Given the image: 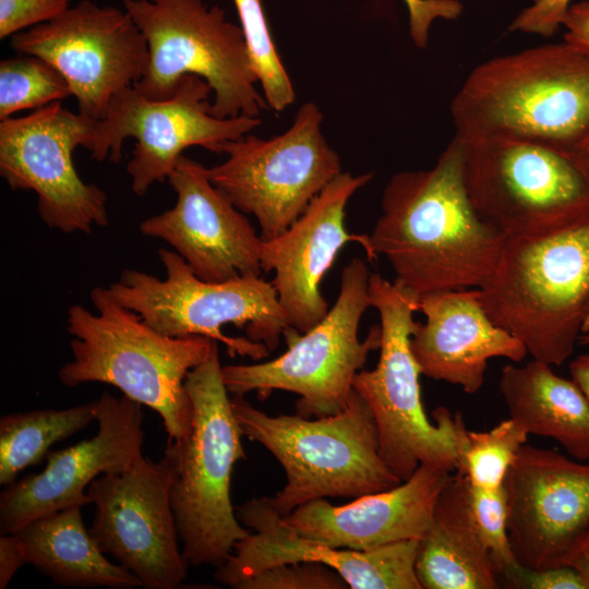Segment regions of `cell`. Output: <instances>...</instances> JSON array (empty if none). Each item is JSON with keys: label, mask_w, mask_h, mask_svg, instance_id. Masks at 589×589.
<instances>
[{"label": "cell", "mask_w": 589, "mask_h": 589, "mask_svg": "<svg viewBox=\"0 0 589 589\" xmlns=\"http://www.w3.org/2000/svg\"><path fill=\"white\" fill-rule=\"evenodd\" d=\"M466 144L455 136L429 169L402 170L385 185L365 252L382 255L394 283L414 294L482 288L506 238L474 211L465 184Z\"/></svg>", "instance_id": "cell-1"}, {"label": "cell", "mask_w": 589, "mask_h": 589, "mask_svg": "<svg viewBox=\"0 0 589 589\" xmlns=\"http://www.w3.org/2000/svg\"><path fill=\"white\" fill-rule=\"evenodd\" d=\"M450 117L465 142L510 137L570 153L589 134V51L563 39L486 60Z\"/></svg>", "instance_id": "cell-2"}, {"label": "cell", "mask_w": 589, "mask_h": 589, "mask_svg": "<svg viewBox=\"0 0 589 589\" xmlns=\"http://www.w3.org/2000/svg\"><path fill=\"white\" fill-rule=\"evenodd\" d=\"M89 298L96 312L81 304L68 310L72 360L59 369L60 382L68 387L112 385L156 411L168 441L183 436L193 414L185 378L209 358L217 341L164 335L120 304L108 288L94 287Z\"/></svg>", "instance_id": "cell-3"}, {"label": "cell", "mask_w": 589, "mask_h": 589, "mask_svg": "<svg viewBox=\"0 0 589 589\" xmlns=\"http://www.w3.org/2000/svg\"><path fill=\"white\" fill-rule=\"evenodd\" d=\"M480 297L490 318L532 359L564 364L589 330V217L507 238Z\"/></svg>", "instance_id": "cell-4"}, {"label": "cell", "mask_w": 589, "mask_h": 589, "mask_svg": "<svg viewBox=\"0 0 589 589\" xmlns=\"http://www.w3.org/2000/svg\"><path fill=\"white\" fill-rule=\"evenodd\" d=\"M218 346L185 378L193 414L188 432L167 441L170 502L189 566L218 567L251 531L230 497L233 467L245 458L243 436L221 377Z\"/></svg>", "instance_id": "cell-5"}, {"label": "cell", "mask_w": 589, "mask_h": 589, "mask_svg": "<svg viewBox=\"0 0 589 589\" xmlns=\"http://www.w3.org/2000/svg\"><path fill=\"white\" fill-rule=\"evenodd\" d=\"M243 436L264 446L281 465L287 482L271 497L280 516L318 498H357L402 481L380 453L374 416L353 389L345 408L330 416H269L232 396Z\"/></svg>", "instance_id": "cell-6"}, {"label": "cell", "mask_w": 589, "mask_h": 589, "mask_svg": "<svg viewBox=\"0 0 589 589\" xmlns=\"http://www.w3.org/2000/svg\"><path fill=\"white\" fill-rule=\"evenodd\" d=\"M371 306L380 316V358L373 370H360L353 389L366 401L375 420L380 453L392 472L407 480L420 465L454 472L467 429L460 413L445 407L425 414L420 368L411 350L420 297L370 274Z\"/></svg>", "instance_id": "cell-7"}, {"label": "cell", "mask_w": 589, "mask_h": 589, "mask_svg": "<svg viewBox=\"0 0 589 589\" xmlns=\"http://www.w3.org/2000/svg\"><path fill=\"white\" fill-rule=\"evenodd\" d=\"M166 277L124 269L108 288L123 306L170 337L204 336L236 354L261 360L294 328L271 281L240 276L224 281L199 278L175 251L160 249Z\"/></svg>", "instance_id": "cell-8"}, {"label": "cell", "mask_w": 589, "mask_h": 589, "mask_svg": "<svg viewBox=\"0 0 589 589\" xmlns=\"http://www.w3.org/2000/svg\"><path fill=\"white\" fill-rule=\"evenodd\" d=\"M147 44L143 75L133 86L152 100L169 98L184 75L207 82L217 118L260 117L269 109L240 26L202 0H123Z\"/></svg>", "instance_id": "cell-9"}, {"label": "cell", "mask_w": 589, "mask_h": 589, "mask_svg": "<svg viewBox=\"0 0 589 589\" xmlns=\"http://www.w3.org/2000/svg\"><path fill=\"white\" fill-rule=\"evenodd\" d=\"M369 278L366 263L353 257L342 268L334 305L302 335L297 329L287 335L286 352L262 363L221 366L228 393L255 392L263 399L273 390L294 393L297 414L303 418L341 411L353 392L356 374L381 345L380 325L370 329L364 341L358 336L361 317L371 306Z\"/></svg>", "instance_id": "cell-10"}, {"label": "cell", "mask_w": 589, "mask_h": 589, "mask_svg": "<svg viewBox=\"0 0 589 589\" xmlns=\"http://www.w3.org/2000/svg\"><path fill=\"white\" fill-rule=\"evenodd\" d=\"M465 144L464 175L471 204L506 239L544 233L589 217V178L569 153L510 137Z\"/></svg>", "instance_id": "cell-11"}, {"label": "cell", "mask_w": 589, "mask_h": 589, "mask_svg": "<svg viewBox=\"0 0 589 589\" xmlns=\"http://www.w3.org/2000/svg\"><path fill=\"white\" fill-rule=\"evenodd\" d=\"M316 104L304 103L290 127L269 139L252 134L226 142L225 161L207 168L212 183L255 217L262 240L287 230L341 170L322 130Z\"/></svg>", "instance_id": "cell-12"}, {"label": "cell", "mask_w": 589, "mask_h": 589, "mask_svg": "<svg viewBox=\"0 0 589 589\" xmlns=\"http://www.w3.org/2000/svg\"><path fill=\"white\" fill-rule=\"evenodd\" d=\"M212 88L202 77L184 75L167 99L152 100L134 86L110 100L101 119L94 121L85 147L99 163L119 164L125 139L135 145L127 166L132 191L143 196L156 182H164L185 148L201 146L220 154L223 144L250 133L262 124L260 117L217 118L213 115Z\"/></svg>", "instance_id": "cell-13"}, {"label": "cell", "mask_w": 589, "mask_h": 589, "mask_svg": "<svg viewBox=\"0 0 589 589\" xmlns=\"http://www.w3.org/2000/svg\"><path fill=\"white\" fill-rule=\"evenodd\" d=\"M94 121L61 101L0 121L1 177L13 191H34L40 219L64 233H91L108 225L106 193L84 182L73 163Z\"/></svg>", "instance_id": "cell-14"}, {"label": "cell", "mask_w": 589, "mask_h": 589, "mask_svg": "<svg viewBox=\"0 0 589 589\" xmlns=\"http://www.w3.org/2000/svg\"><path fill=\"white\" fill-rule=\"evenodd\" d=\"M10 46L52 64L68 81L79 112L95 121L113 96L141 80L148 56L146 40L125 10L89 0L13 35Z\"/></svg>", "instance_id": "cell-15"}, {"label": "cell", "mask_w": 589, "mask_h": 589, "mask_svg": "<svg viewBox=\"0 0 589 589\" xmlns=\"http://www.w3.org/2000/svg\"><path fill=\"white\" fill-rule=\"evenodd\" d=\"M169 488L167 458L143 456L121 473L97 477L86 490L96 508L91 536L146 589L179 588L188 573Z\"/></svg>", "instance_id": "cell-16"}, {"label": "cell", "mask_w": 589, "mask_h": 589, "mask_svg": "<svg viewBox=\"0 0 589 589\" xmlns=\"http://www.w3.org/2000/svg\"><path fill=\"white\" fill-rule=\"evenodd\" d=\"M503 486L509 542L520 567L570 565L589 546V461L525 444Z\"/></svg>", "instance_id": "cell-17"}, {"label": "cell", "mask_w": 589, "mask_h": 589, "mask_svg": "<svg viewBox=\"0 0 589 589\" xmlns=\"http://www.w3.org/2000/svg\"><path fill=\"white\" fill-rule=\"evenodd\" d=\"M97 433L46 456V467L5 486L0 495L1 534L72 505L89 504L88 485L97 477L121 473L143 457L142 405L122 395L96 399Z\"/></svg>", "instance_id": "cell-18"}, {"label": "cell", "mask_w": 589, "mask_h": 589, "mask_svg": "<svg viewBox=\"0 0 589 589\" xmlns=\"http://www.w3.org/2000/svg\"><path fill=\"white\" fill-rule=\"evenodd\" d=\"M167 180L176 204L144 219L141 233L166 241L203 280L261 276L262 239L244 213L212 183L207 168L182 155Z\"/></svg>", "instance_id": "cell-19"}, {"label": "cell", "mask_w": 589, "mask_h": 589, "mask_svg": "<svg viewBox=\"0 0 589 589\" xmlns=\"http://www.w3.org/2000/svg\"><path fill=\"white\" fill-rule=\"evenodd\" d=\"M239 521L251 528L219 565L215 579L235 588L240 581L279 564L316 562L338 572L351 589H422L416 574L419 540L368 551L336 549L308 539L285 521L271 497L236 507Z\"/></svg>", "instance_id": "cell-20"}, {"label": "cell", "mask_w": 589, "mask_h": 589, "mask_svg": "<svg viewBox=\"0 0 589 589\" xmlns=\"http://www.w3.org/2000/svg\"><path fill=\"white\" fill-rule=\"evenodd\" d=\"M374 175L341 172L308 205L283 233L262 240V271L274 272L272 285L291 327L304 333L327 314L329 308L321 283L341 248L350 241L364 249L368 235H352L345 226L350 197Z\"/></svg>", "instance_id": "cell-21"}, {"label": "cell", "mask_w": 589, "mask_h": 589, "mask_svg": "<svg viewBox=\"0 0 589 589\" xmlns=\"http://www.w3.org/2000/svg\"><path fill=\"white\" fill-rule=\"evenodd\" d=\"M450 473L420 465L398 485L336 506L318 498L284 517L299 534L336 549L368 551L420 540Z\"/></svg>", "instance_id": "cell-22"}, {"label": "cell", "mask_w": 589, "mask_h": 589, "mask_svg": "<svg viewBox=\"0 0 589 589\" xmlns=\"http://www.w3.org/2000/svg\"><path fill=\"white\" fill-rule=\"evenodd\" d=\"M425 317L411 336V350L421 374L476 394L484 383L488 362L506 358L515 363L526 347L488 315L480 289L444 290L420 297Z\"/></svg>", "instance_id": "cell-23"}, {"label": "cell", "mask_w": 589, "mask_h": 589, "mask_svg": "<svg viewBox=\"0 0 589 589\" xmlns=\"http://www.w3.org/2000/svg\"><path fill=\"white\" fill-rule=\"evenodd\" d=\"M416 574L422 589H495L500 580L473 518L468 480L450 473L419 540Z\"/></svg>", "instance_id": "cell-24"}, {"label": "cell", "mask_w": 589, "mask_h": 589, "mask_svg": "<svg viewBox=\"0 0 589 589\" xmlns=\"http://www.w3.org/2000/svg\"><path fill=\"white\" fill-rule=\"evenodd\" d=\"M498 390L528 434L556 441L574 459L589 461V400L552 365L532 359L502 369Z\"/></svg>", "instance_id": "cell-25"}, {"label": "cell", "mask_w": 589, "mask_h": 589, "mask_svg": "<svg viewBox=\"0 0 589 589\" xmlns=\"http://www.w3.org/2000/svg\"><path fill=\"white\" fill-rule=\"evenodd\" d=\"M81 505L38 517L15 533L27 564L64 587H142L140 579L106 558L88 529Z\"/></svg>", "instance_id": "cell-26"}, {"label": "cell", "mask_w": 589, "mask_h": 589, "mask_svg": "<svg viewBox=\"0 0 589 589\" xmlns=\"http://www.w3.org/2000/svg\"><path fill=\"white\" fill-rule=\"evenodd\" d=\"M96 400L64 409H36L0 418V484L46 459L49 448L96 420Z\"/></svg>", "instance_id": "cell-27"}, {"label": "cell", "mask_w": 589, "mask_h": 589, "mask_svg": "<svg viewBox=\"0 0 589 589\" xmlns=\"http://www.w3.org/2000/svg\"><path fill=\"white\" fill-rule=\"evenodd\" d=\"M528 435L512 418L486 432L467 430L456 470L462 471L472 486L486 491L497 490L503 486Z\"/></svg>", "instance_id": "cell-28"}, {"label": "cell", "mask_w": 589, "mask_h": 589, "mask_svg": "<svg viewBox=\"0 0 589 589\" xmlns=\"http://www.w3.org/2000/svg\"><path fill=\"white\" fill-rule=\"evenodd\" d=\"M65 77L40 57L20 53L0 62V121L69 97Z\"/></svg>", "instance_id": "cell-29"}, {"label": "cell", "mask_w": 589, "mask_h": 589, "mask_svg": "<svg viewBox=\"0 0 589 589\" xmlns=\"http://www.w3.org/2000/svg\"><path fill=\"white\" fill-rule=\"evenodd\" d=\"M252 69L269 109L284 111L296 100L292 82L273 41L261 0H233Z\"/></svg>", "instance_id": "cell-30"}, {"label": "cell", "mask_w": 589, "mask_h": 589, "mask_svg": "<svg viewBox=\"0 0 589 589\" xmlns=\"http://www.w3.org/2000/svg\"><path fill=\"white\" fill-rule=\"evenodd\" d=\"M469 501L473 518L490 554L498 579L518 566L508 537L507 498L504 486L486 491L470 485Z\"/></svg>", "instance_id": "cell-31"}, {"label": "cell", "mask_w": 589, "mask_h": 589, "mask_svg": "<svg viewBox=\"0 0 589 589\" xmlns=\"http://www.w3.org/2000/svg\"><path fill=\"white\" fill-rule=\"evenodd\" d=\"M236 589H347L341 575L322 563L296 562L266 568L242 581Z\"/></svg>", "instance_id": "cell-32"}, {"label": "cell", "mask_w": 589, "mask_h": 589, "mask_svg": "<svg viewBox=\"0 0 589 589\" xmlns=\"http://www.w3.org/2000/svg\"><path fill=\"white\" fill-rule=\"evenodd\" d=\"M71 0H0V38L50 22L70 8Z\"/></svg>", "instance_id": "cell-33"}, {"label": "cell", "mask_w": 589, "mask_h": 589, "mask_svg": "<svg viewBox=\"0 0 589 589\" xmlns=\"http://www.w3.org/2000/svg\"><path fill=\"white\" fill-rule=\"evenodd\" d=\"M573 0H533L510 23L509 31L550 37L562 28Z\"/></svg>", "instance_id": "cell-34"}, {"label": "cell", "mask_w": 589, "mask_h": 589, "mask_svg": "<svg viewBox=\"0 0 589 589\" xmlns=\"http://www.w3.org/2000/svg\"><path fill=\"white\" fill-rule=\"evenodd\" d=\"M409 14V34L413 44L425 49L432 23L437 19L456 20L462 12L458 0H404Z\"/></svg>", "instance_id": "cell-35"}, {"label": "cell", "mask_w": 589, "mask_h": 589, "mask_svg": "<svg viewBox=\"0 0 589 589\" xmlns=\"http://www.w3.org/2000/svg\"><path fill=\"white\" fill-rule=\"evenodd\" d=\"M503 579L510 588L524 589H588L580 574L569 565L531 570L515 567Z\"/></svg>", "instance_id": "cell-36"}, {"label": "cell", "mask_w": 589, "mask_h": 589, "mask_svg": "<svg viewBox=\"0 0 589 589\" xmlns=\"http://www.w3.org/2000/svg\"><path fill=\"white\" fill-rule=\"evenodd\" d=\"M562 28L564 40L589 51V1L572 3Z\"/></svg>", "instance_id": "cell-37"}, {"label": "cell", "mask_w": 589, "mask_h": 589, "mask_svg": "<svg viewBox=\"0 0 589 589\" xmlns=\"http://www.w3.org/2000/svg\"><path fill=\"white\" fill-rule=\"evenodd\" d=\"M27 564L22 544L15 533L0 538V589H5L15 573Z\"/></svg>", "instance_id": "cell-38"}, {"label": "cell", "mask_w": 589, "mask_h": 589, "mask_svg": "<svg viewBox=\"0 0 589 589\" xmlns=\"http://www.w3.org/2000/svg\"><path fill=\"white\" fill-rule=\"evenodd\" d=\"M570 378L589 400V353L576 357L569 363Z\"/></svg>", "instance_id": "cell-39"}, {"label": "cell", "mask_w": 589, "mask_h": 589, "mask_svg": "<svg viewBox=\"0 0 589 589\" xmlns=\"http://www.w3.org/2000/svg\"><path fill=\"white\" fill-rule=\"evenodd\" d=\"M569 155L589 178V134L569 153Z\"/></svg>", "instance_id": "cell-40"}, {"label": "cell", "mask_w": 589, "mask_h": 589, "mask_svg": "<svg viewBox=\"0 0 589 589\" xmlns=\"http://www.w3.org/2000/svg\"><path fill=\"white\" fill-rule=\"evenodd\" d=\"M582 577L589 589V546L584 549L570 563Z\"/></svg>", "instance_id": "cell-41"}]
</instances>
